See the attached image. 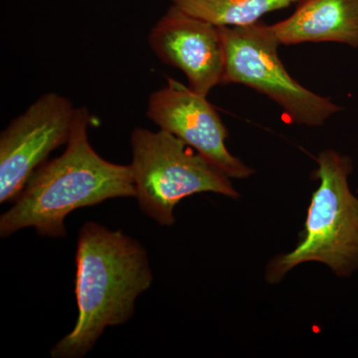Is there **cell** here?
<instances>
[{"mask_svg":"<svg viewBox=\"0 0 358 358\" xmlns=\"http://www.w3.org/2000/svg\"><path fill=\"white\" fill-rule=\"evenodd\" d=\"M90 122L89 110L78 107L64 152L40 166L0 216V236L34 228L42 237H65V219L77 209L136 197L131 166L108 162L94 150Z\"/></svg>","mask_w":358,"mask_h":358,"instance_id":"6da1fadb","label":"cell"},{"mask_svg":"<svg viewBox=\"0 0 358 358\" xmlns=\"http://www.w3.org/2000/svg\"><path fill=\"white\" fill-rule=\"evenodd\" d=\"M74 329L52 346V358L88 355L107 327L127 324L136 301L154 281L145 247L122 230L96 222L80 229L76 250Z\"/></svg>","mask_w":358,"mask_h":358,"instance_id":"7a4b0ae2","label":"cell"},{"mask_svg":"<svg viewBox=\"0 0 358 358\" xmlns=\"http://www.w3.org/2000/svg\"><path fill=\"white\" fill-rule=\"evenodd\" d=\"M313 178L320 180L308 207L305 228L293 251L271 261L268 284H277L301 264H326L338 277H348L358 268V199L350 192V157L327 150L317 159Z\"/></svg>","mask_w":358,"mask_h":358,"instance_id":"3957f363","label":"cell"},{"mask_svg":"<svg viewBox=\"0 0 358 358\" xmlns=\"http://www.w3.org/2000/svg\"><path fill=\"white\" fill-rule=\"evenodd\" d=\"M131 148L138 206L162 227L173 225L174 208L186 197L204 192L239 197L227 174L164 129H134Z\"/></svg>","mask_w":358,"mask_h":358,"instance_id":"277c9868","label":"cell"},{"mask_svg":"<svg viewBox=\"0 0 358 358\" xmlns=\"http://www.w3.org/2000/svg\"><path fill=\"white\" fill-rule=\"evenodd\" d=\"M225 46L222 84L255 90L277 103L291 124L320 127L341 112L327 96L317 95L289 75L279 56L280 43L263 21L240 27H221Z\"/></svg>","mask_w":358,"mask_h":358,"instance_id":"5b68a950","label":"cell"},{"mask_svg":"<svg viewBox=\"0 0 358 358\" xmlns=\"http://www.w3.org/2000/svg\"><path fill=\"white\" fill-rule=\"evenodd\" d=\"M76 107L60 94H44L0 134V203L15 201L47 157L69 141Z\"/></svg>","mask_w":358,"mask_h":358,"instance_id":"8992f818","label":"cell"},{"mask_svg":"<svg viewBox=\"0 0 358 358\" xmlns=\"http://www.w3.org/2000/svg\"><path fill=\"white\" fill-rule=\"evenodd\" d=\"M147 117L159 129L178 136L230 178L244 179L253 169L234 157L227 147L229 133L206 96L173 79L150 94Z\"/></svg>","mask_w":358,"mask_h":358,"instance_id":"52a82bcc","label":"cell"},{"mask_svg":"<svg viewBox=\"0 0 358 358\" xmlns=\"http://www.w3.org/2000/svg\"><path fill=\"white\" fill-rule=\"evenodd\" d=\"M148 42L162 63L183 73L195 93L207 96L222 84L225 46L219 26L171 4L150 30Z\"/></svg>","mask_w":358,"mask_h":358,"instance_id":"ba28073f","label":"cell"},{"mask_svg":"<svg viewBox=\"0 0 358 358\" xmlns=\"http://www.w3.org/2000/svg\"><path fill=\"white\" fill-rule=\"evenodd\" d=\"M271 27L280 45L334 42L358 48V0H301Z\"/></svg>","mask_w":358,"mask_h":358,"instance_id":"9c48e42d","label":"cell"},{"mask_svg":"<svg viewBox=\"0 0 358 358\" xmlns=\"http://www.w3.org/2000/svg\"><path fill=\"white\" fill-rule=\"evenodd\" d=\"M186 13L219 27H240L261 21L266 14L288 8L301 0H171Z\"/></svg>","mask_w":358,"mask_h":358,"instance_id":"30bf717a","label":"cell"}]
</instances>
